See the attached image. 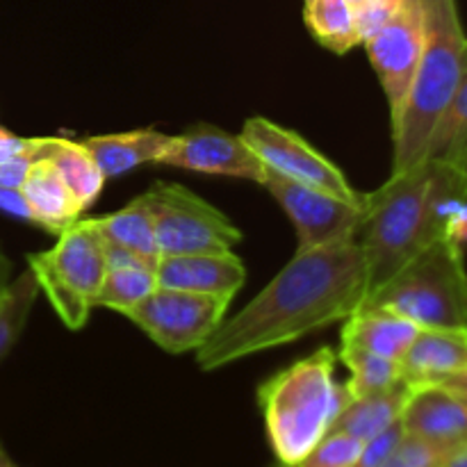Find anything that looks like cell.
Segmentation results:
<instances>
[{"mask_svg": "<svg viewBox=\"0 0 467 467\" xmlns=\"http://www.w3.org/2000/svg\"><path fill=\"white\" fill-rule=\"evenodd\" d=\"M368 265L358 242L296 251L295 258L196 351L201 369L290 345L345 322L368 299Z\"/></svg>", "mask_w": 467, "mask_h": 467, "instance_id": "obj_1", "label": "cell"}, {"mask_svg": "<svg viewBox=\"0 0 467 467\" xmlns=\"http://www.w3.org/2000/svg\"><path fill=\"white\" fill-rule=\"evenodd\" d=\"M424 46L400 117L392 121V173L427 160L429 146L467 78V36L456 0H422Z\"/></svg>", "mask_w": 467, "mask_h": 467, "instance_id": "obj_2", "label": "cell"}, {"mask_svg": "<svg viewBox=\"0 0 467 467\" xmlns=\"http://www.w3.org/2000/svg\"><path fill=\"white\" fill-rule=\"evenodd\" d=\"M336 351L324 347L260 386L267 438L283 467L299 465L349 401L347 388L336 383Z\"/></svg>", "mask_w": 467, "mask_h": 467, "instance_id": "obj_3", "label": "cell"}, {"mask_svg": "<svg viewBox=\"0 0 467 467\" xmlns=\"http://www.w3.org/2000/svg\"><path fill=\"white\" fill-rule=\"evenodd\" d=\"M436 240L441 235L433 219V164L424 160L365 194L356 242L368 265V296Z\"/></svg>", "mask_w": 467, "mask_h": 467, "instance_id": "obj_4", "label": "cell"}, {"mask_svg": "<svg viewBox=\"0 0 467 467\" xmlns=\"http://www.w3.org/2000/svg\"><path fill=\"white\" fill-rule=\"evenodd\" d=\"M363 306L390 310L420 328H467L463 246L450 240L431 242Z\"/></svg>", "mask_w": 467, "mask_h": 467, "instance_id": "obj_5", "label": "cell"}, {"mask_svg": "<svg viewBox=\"0 0 467 467\" xmlns=\"http://www.w3.org/2000/svg\"><path fill=\"white\" fill-rule=\"evenodd\" d=\"M27 269L64 327L80 331L89 322L108 274V246L91 217H80L59 233L55 246L27 255Z\"/></svg>", "mask_w": 467, "mask_h": 467, "instance_id": "obj_6", "label": "cell"}, {"mask_svg": "<svg viewBox=\"0 0 467 467\" xmlns=\"http://www.w3.org/2000/svg\"><path fill=\"white\" fill-rule=\"evenodd\" d=\"M140 196L153 217L160 255L233 251L240 244V228L185 185L155 182Z\"/></svg>", "mask_w": 467, "mask_h": 467, "instance_id": "obj_7", "label": "cell"}, {"mask_svg": "<svg viewBox=\"0 0 467 467\" xmlns=\"http://www.w3.org/2000/svg\"><path fill=\"white\" fill-rule=\"evenodd\" d=\"M231 301L160 285L126 317L169 354L199 351L226 317Z\"/></svg>", "mask_w": 467, "mask_h": 467, "instance_id": "obj_8", "label": "cell"}, {"mask_svg": "<svg viewBox=\"0 0 467 467\" xmlns=\"http://www.w3.org/2000/svg\"><path fill=\"white\" fill-rule=\"evenodd\" d=\"M240 135L254 149L267 171L315 190L331 192L340 199L363 201L365 194L349 185L345 173L295 130H287L265 117H251L246 119Z\"/></svg>", "mask_w": 467, "mask_h": 467, "instance_id": "obj_9", "label": "cell"}, {"mask_svg": "<svg viewBox=\"0 0 467 467\" xmlns=\"http://www.w3.org/2000/svg\"><path fill=\"white\" fill-rule=\"evenodd\" d=\"M263 187L281 203L290 222L295 223L299 251L356 240L365 210V196L363 201H347L274 171H265Z\"/></svg>", "mask_w": 467, "mask_h": 467, "instance_id": "obj_10", "label": "cell"}, {"mask_svg": "<svg viewBox=\"0 0 467 467\" xmlns=\"http://www.w3.org/2000/svg\"><path fill=\"white\" fill-rule=\"evenodd\" d=\"M369 62L381 80L395 121L409 96L424 46L422 0H401L397 12L363 41Z\"/></svg>", "mask_w": 467, "mask_h": 467, "instance_id": "obj_11", "label": "cell"}, {"mask_svg": "<svg viewBox=\"0 0 467 467\" xmlns=\"http://www.w3.org/2000/svg\"><path fill=\"white\" fill-rule=\"evenodd\" d=\"M160 164L210 176L244 178L263 185L265 164L242 135H231L210 123H196L182 135L169 140Z\"/></svg>", "mask_w": 467, "mask_h": 467, "instance_id": "obj_12", "label": "cell"}, {"mask_svg": "<svg viewBox=\"0 0 467 467\" xmlns=\"http://www.w3.org/2000/svg\"><path fill=\"white\" fill-rule=\"evenodd\" d=\"M401 427L409 436L459 450L467 445V397L442 383L413 386Z\"/></svg>", "mask_w": 467, "mask_h": 467, "instance_id": "obj_13", "label": "cell"}, {"mask_svg": "<svg viewBox=\"0 0 467 467\" xmlns=\"http://www.w3.org/2000/svg\"><path fill=\"white\" fill-rule=\"evenodd\" d=\"M158 281L162 287L222 296L233 301L246 281V267L233 251L160 255Z\"/></svg>", "mask_w": 467, "mask_h": 467, "instance_id": "obj_14", "label": "cell"}, {"mask_svg": "<svg viewBox=\"0 0 467 467\" xmlns=\"http://www.w3.org/2000/svg\"><path fill=\"white\" fill-rule=\"evenodd\" d=\"M401 377L410 386L445 383L467 369V328H420L400 360Z\"/></svg>", "mask_w": 467, "mask_h": 467, "instance_id": "obj_15", "label": "cell"}, {"mask_svg": "<svg viewBox=\"0 0 467 467\" xmlns=\"http://www.w3.org/2000/svg\"><path fill=\"white\" fill-rule=\"evenodd\" d=\"M420 327L386 308L363 306L342 322V345H354L400 363L418 337Z\"/></svg>", "mask_w": 467, "mask_h": 467, "instance_id": "obj_16", "label": "cell"}, {"mask_svg": "<svg viewBox=\"0 0 467 467\" xmlns=\"http://www.w3.org/2000/svg\"><path fill=\"white\" fill-rule=\"evenodd\" d=\"M21 192L27 208H30L32 223L44 228V231L59 235L64 228H68L80 219V203H78L76 196L71 194L67 182L59 178V173L55 171L48 160H32Z\"/></svg>", "mask_w": 467, "mask_h": 467, "instance_id": "obj_17", "label": "cell"}, {"mask_svg": "<svg viewBox=\"0 0 467 467\" xmlns=\"http://www.w3.org/2000/svg\"><path fill=\"white\" fill-rule=\"evenodd\" d=\"M171 137L164 132L144 128V130L117 132V135H96L82 140V146L99 164L105 181L123 176L144 164H160Z\"/></svg>", "mask_w": 467, "mask_h": 467, "instance_id": "obj_18", "label": "cell"}, {"mask_svg": "<svg viewBox=\"0 0 467 467\" xmlns=\"http://www.w3.org/2000/svg\"><path fill=\"white\" fill-rule=\"evenodd\" d=\"M410 392H413V386L404 379L383 392L349 400L345 409L337 413L331 431L349 433L363 442L372 441L379 433L388 431L392 424L401 422V413H404Z\"/></svg>", "mask_w": 467, "mask_h": 467, "instance_id": "obj_19", "label": "cell"}, {"mask_svg": "<svg viewBox=\"0 0 467 467\" xmlns=\"http://www.w3.org/2000/svg\"><path fill=\"white\" fill-rule=\"evenodd\" d=\"M36 158H44L53 164L55 171L67 182L71 194L80 203L82 213L96 203V199L103 192L105 178L89 150L82 146V141L44 137V140H39Z\"/></svg>", "mask_w": 467, "mask_h": 467, "instance_id": "obj_20", "label": "cell"}, {"mask_svg": "<svg viewBox=\"0 0 467 467\" xmlns=\"http://www.w3.org/2000/svg\"><path fill=\"white\" fill-rule=\"evenodd\" d=\"M91 222L108 246L130 251V254L158 265L160 251L158 240H155V223L149 205L144 203L141 196H137L117 213L105 214V217H91Z\"/></svg>", "mask_w": 467, "mask_h": 467, "instance_id": "obj_21", "label": "cell"}, {"mask_svg": "<svg viewBox=\"0 0 467 467\" xmlns=\"http://www.w3.org/2000/svg\"><path fill=\"white\" fill-rule=\"evenodd\" d=\"M304 21L310 35L331 53L347 55L360 44L349 0H306Z\"/></svg>", "mask_w": 467, "mask_h": 467, "instance_id": "obj_22", "label": "cell"}, {"mask_svg": "<svg viewBox=\"0 0 467 467\" xmlns=\"http://www.w3.org/2000/svg\"><path fill=\"white\" fill-rule=\"evenodd\" d=\"M337 360H342L347 369H349V381L345 383L349 400L383 392L388 388L397 386L400 381H404L397 360L381 358V356L369 354V351L360 349V347L340 345Z\"/></svg>", "mask_w": 467, "mask_h": 467, "instance_id": "obj_23", "label": "cell"}, {"mask_svg": "<svg viewBox=\"0 0 467 467\" xmlns=\"http://www.w3.org/2000/svg\"><path fill=\"white\" fill-rule=\"evenodd\" d=\"M160 287L158 272L150 265H123L109 267L100 285L96 308H109L126 315Z\"/></svg>", "mask_w": 467, "mask_h": 467, "instance_id": "obj_24", "label": "cell"}, {"mask_svg": "<svg viewBox=\"0 0 467 467\" xmlns=\"http://www.w3.org/2000/svg\"><path fill=\"white\" fill-rule=\"evenodd\" d=\"M427 160H438L467 178V78L433 135Z\"/></svg>", "mask_w": 467, "mask_h": 467, "instance_id": "obj_25", "label": "cell"}, {"mask_svg": "<svg viewBox=\"0 0 467 467\" xmlns=\"http://www.w3.org/2000/svg\"><path fill=\"white\" fill-rule=\"evenodd\" d=\"M365 442L342 431H328L296 467H354Z\"/></svg>", "mask_w": 467, "mask_h": 467, "instance_id": "obj_26", "label": "cell"}, {"mask_svg": "<svg viewBox=\"0 0 467 467\" xmlns=\"http://www.w3.org/2000/svg\"><path fill=\"white\" fill-rule=\"evenodd\" d=\"M454 451L451 447L436 445V442L406 433L404 441L397 445V450L388 456L381 467H445Z\"/></svg>", "mask_w": 467, "mask_h": 467, "instance_id": "obj_27", "label": "cell"}, {"mask_svg": "<svg viewBox=\"0 0 467 467\" xmlns=\"http://www.w3.org/2000/svg\"><path fill=\"white\" fill-rule=\"evenodd\" d=\"M400 5L401 0H365L360 7H356V27H358L360 44L386 23Z\"/></svg>", "mask_w": 467, "mask_h": 467, "instance_id": "obj_28", "label": "cell"}, {"mask_svg": "<svg viewBox=\"0 0 467 467\" xmlns=\"http://www.w3.org/2000/svg\"><path fill=\"white\" fill-rule=\"evenodd\" d=\"M36 150H39V140H27V137H18L14 132L0 128V162L12 158H21V155H30L36 160Z\"/></svg>", "mask_w": 467, "mask_h": 467, "instance_id": "obj_29", "label": "cell"}, {"mask_svg": "<svg viewBox=\"0 0 467 467\" xmlns=\"http://www.w3.org/2000/svg\"><path fill=\"white\" fill-rule=\"evenodd\" d=\"M32 160L35 158H30V155H21V158H12L0 162V187H14V190H21Z\"/></svg>", "mask_w": 467, "mask_h": 467, "instance_id": "obj_30", "label": "cell"}, {"mask_svg": "<svg viewBox=\"0 0 467 467\" xmlns=\"http://www.w3.org/2000/svg\"><path fill=\"white\" fill-rule=\"evenodd\" d=\"M0 213L32 223V214L26 199H23V192L14 190V187H0Z\"/></svg>", "mask_w": 467, "mask_h": 467, "instance_id": "obj_31", "label": "cell"}, {"mask_svg": "<svg viewBox=\"0 0 467 467\" xmlns=\"http://www.w3.org/2000/svg\"><path fill=\"white\" fill-rule=\"evenodd\" d=\"M9 283H12V263H9V258L5 255V251L0 249V299H3L5 292H7Z\"/></svg>", "mask_w": 467, "mask_h": 467, "instance_id": "obj_32", "label": "cell"}, {"mask_svg": "<svg viewBox=\"0 0 467 467\" xmlns=\"http://www.w3.org/2000/svg\"><path fill=\"white\" fill-rule=\"evenodd\" d=\"M442 386L451 388V390H459L461 395H465V397H467V369H465L463 374H456V377L447 379V381L442 383Z\"/></svg>", "mask_w": 467, "mask_h": 467, "instance_id": "obj_33", "label": "cell"}, {"mask_svg": "<svg viewBox=\"0 0 467 467\" xmlns=\"http://www.w3.org/2000/svg\"><path fill=\"white\" fill-rule=\"evenodd\" d=\"M445 467H467V445L459 447V450L451 454V459L447 461Z\"/></svg>", "mask_w": 467, "mask_h": 467, "instance_id": "obj_34", "label": "cell"}, {"mask_svg": "<svg viewBox=\"0 0 467 467\" xmlns=\"http://www.w3.org/2000/svg\"><path fill=\"white\" fill-rule=\"evenodd\" d=\"M0 467H16V463H14V461L9 459L7 451H5L3 447H0Z\"/></svg>", "mask_w": 467, "mask_h": 467, "instance_id": "obj_35", "label": "cell"}, {"mask_svg": "<svg viewBox=\"0 0 467 467\" xmlns=\"http://www.w3.org/2000/svg\"><path fill=\"white\" fill-rule=\"evenodd\" d=\"M365 3V0H349V5H351V7H360V5H363Z\"/></svg>", "mask_w": 467, "mask_h": 467, "instance_id": "obj_36", "label": "cell"}, {"mask_svg": "<svg viewBox=\"0 0 467 467\" xmlns=\"http://www.w3.org/2000/svg\"><path fill=\"white\" fill-rule=\"evenodd\" d=\"M0 128H3V126H0Z\"/></svg>", "mask_w": 467, "mask_h": 467, "instance_id": "obj_37", "label": "cell"}]
</instances>
